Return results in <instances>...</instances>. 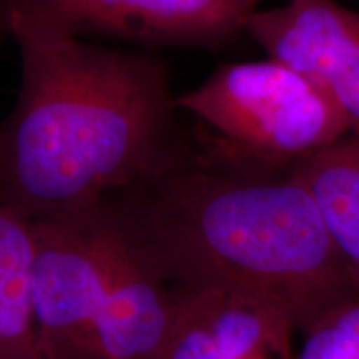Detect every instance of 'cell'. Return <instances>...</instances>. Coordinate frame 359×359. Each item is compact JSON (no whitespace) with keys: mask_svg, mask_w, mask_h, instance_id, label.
I'll return each instance as SVG.
<instances>
[{"mask_svg":"<svg viewBox=\"0 0 359 359\" xmlns=\"http://www.w3.org/2000/svg\"><path fill=\"white\" fill-rule=\"evenodd\" d=\"M125 241L178 288L250 296L298 333L359 296L309 191L290 170L241 158L203 128L158 168L103 198Z\"/></svg>","mask_w":359,"mask_h":359,"instance_id":"obj_1","label":"cell"},{"mask_svg":"<svg viewBox=\"0 0 359 359\" xmlns=\"http://www.w3.org/2000/svg\"><path fill=\"white\" fill-rule=\"evenodd\" d=\"M20 52V90L0 125V201L30 222L74 217L158 168L177 150L168 65L0 20Z\"/></svg>","mask_w":359,"mask_h":359,"instance_id":"obj_2","label":"cell"},{"mask_svg":"<svg viewBox=\"0 0 359 359\" xmlns=\"http://www.w3.org/2000/svg\"><path fill=\"white\" fill-rule=\"evenodd\" d=\"M177 107L228 151L281 170L349 135L338 105L320 85L269 57L219 65L177 97Z\"/></svg>","mask_w":359,"mask_h":359,"instance_id":"obj_3","label":"cell"},{"mask_svg":"<svg viewBox=\"0 0 359 359\" xmlns=\"http://www.w3.org/2000/svg\"><path fill=\"white\" fill-rule=\"evenodd\" d=\"M32 223L34 320L42 359H97L95 331L109 286L103 200L74 217Z\"/></svg>","mask_w":359,"mask_h":359,"instance_id":"obj_4","label":"cell"},{"mask_svg":"<svg viewBox=\"0 0 359 359\" xmlns=\"http://www.w3.org/2000/svg\"><path fill=\"white\" fill-rule=\"evenodd\" d=\"M263 0H0V20L20 17L52 32L109 35L163 47L222 48L246 34Z\"/></svg>","mask_w":359,"mask_h":359,"instance_id":"obj_5","label":"cell"},{"mask_svg":"<svg viewBox=\"0 0 359 359\" xmlns=\"http://www.w3.org/2000/svg\"><path fill=\"white\" fill-rule=\"evenodd\" d=\"M246 34L269 58L320 85L359 138V12L336 0H285L258 8Z\"/></svg>","mask_w":359,"mask_h":359,"instance_id":"obj_6","label":"cell"},{"mask_svg":"<svg viewBox=\"0 0 359 359\" xmlns=\"http://www.w3.org/2000/svg\"><path fill=\"white\" fill-rule=\"evenodd\" d=\"M161 359H293L298 333L275 304L219 290L177 288Z\"/></svg>","mask_w":359,"mask_h":359,"instance_id":"obj_7","label":"cell"},{"mask_svg":"<svg viewBox=\"0 0 359 359\" xmlns=\"http://www.w3.org/2000/svg\"><path fill=\"white\" fill-rule=\"evenodd\" d=\"M105 212L109 286L95 331L97 359H161L173 323V291L135 255L107 206Z\"/></svg>","mask_w":359,"mask_h":359,"instance_id":"obj_8","label":"cell"},{"mask_svg":"<svg viewBox=\"0 0 359 359\" xmlns=\"http://www.w3.org/2000/svg\"><path fill=\"white\" fill-rule=\"evenodd\" d=\"M359 285V138L344 137L291 168Z\"/></svg>","mask_w":359,"mask_h":359,"instance_id":"obj_9","label":"cell"},{"mask_svg":"<svg viewBox=\"0 0 359 359\" xmlns=\"http://www.w3.org/2000/svg\"><path fill=\"white\" fill-rule=\"evenodd\" d=\"M34 223L0 201V359H42L34 320Z\"/></svg>","mask_w":359,"mask_h":359,"instance_id":"obj_10","label":"cell"},{"mask_svg":"<svg viewBox=\"0 0 359 359\" xmlns=\"http://www.w3.org/2000/svg\"><path fill=\"white\" fill-rule=\"evenodd\" d=\"M293 359H359V296L303 331Z\"/></svg>","mask_w":359,"mask_h":359,"instance_id":"obj_11","label":"cell"}]
</instances>
